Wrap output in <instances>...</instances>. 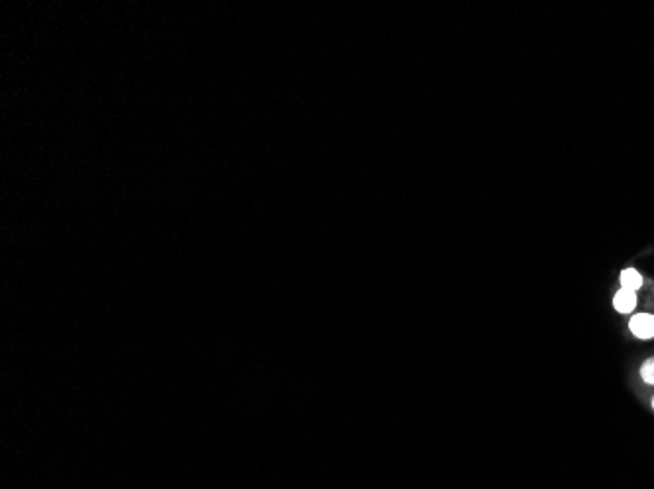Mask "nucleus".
I'll return each instance as SVG.
<instances>
[{"label": "nucleus", "instance_id": "obj_2", "mask_svg": "<svg viewBox=\"0 0 654 489\" xmlns=\"http://www.w3.org/2000/svg\"><path fill=\"white\" fill-rule=\"evenodd\" d=\"M613 305H615L617 312H621V314H629V312H633L636 305V294L633 290H619L615 294V300H613Z\"/></svg>", "mask_w": 654, "mask_h": 489}, {"label": "nucleus", "instance_id": "obj_1", "mask_svg": "<svg viewBox=\"0 0 654 489\" xmlns=\"http://www.w3.org/2000/svg\"><path fill=\"white\" fill-rule=\"evenodd\" d=\"M631 331L639 339H653L654 337V315L639 314L631 319Z\"/></svg>", "mask_w": 654, "mask_h": 489}, {"label": "nucleus", "instance_id": "obj_3", "mask_svg": "<svg viewBox=\"0 0 654 489\" xmlns=\"http://www.w3.org/2000/svg\"><path fill=\"white\" fill-rule=\"evenodd\" d=\"M621 284H623L625 290H633V292H636L639 288L643 286V276L636 272L635 268H627V270L621 272Z\"/></svg>", "mask_w": 654, "mask_h": 489}, {"label": "nucleus", "instance_id": "obj_5", "mask_svg": "<svg viewBox=\"0 0 654 489\" xmlns=\"http://www.w3.org/2000/svg\"><path fill=\"white\" fill-rule=\"evenodd\" d=\"M653 407H654V401H653Z\"/></svg>", "mask_w": 654, "mask_h": 489}, {"label": "nucleus", "instance_id": "obj_4", "mask_svg": "<svg viewBox=\"0 0 654 489\" xmlns=\"http://www.w3.org/2000/svg\"><path fill=\"white\" fill-rule=\"evenodd\" d=\"M641 376H643V380H645L646 384L654 386V359L646 360L645 364H643V368H641Z\"/></svg>", "mask_w": 654, "mask_h": 489}]
</instances>
